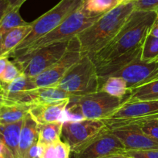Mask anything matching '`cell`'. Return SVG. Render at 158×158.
<instances>
[{"label": "cell", "instance_id": "cell-1", "mask_svg": "<svg viewBox=\"0 0 158 158\" xmlns=\"http://www.w3.org/2000/svg\"><path fill=\"white\" fill-rule=\"evenodd\" d=\"M157 17L156 11L134 10L118 33L91 57L96 67L141 47Z\"/></svg>", "mask_w": 158, "mask_h": 158}, {"label": "cell", "instance_id": "cell-2", "mask_svg": "<svg viewBox=\"0 0 158 158\" xmlns=\"http://www.w3.org/2000/svg\"><path fill=\"white\" fill-rule=\"evenodd\" d=\"M134 10V1L120 4L78 34L82 57H92L103 49L118 33Z\"/></svg>", "mask_w": 158, "mask_h": 158}, {"label": "cell", "instance_id": "cell-3", "mask_svg": "<svg viewBox=\"0 0 158 158\" xmlns=\"http://www.w3.org/2000/svg\"><path fill=\"white\" fill-rule=\"evenodd\" d=\"M102 15H91L86 12L81 6L71 13L60 26L34 42L15 58L29 55L49 45L69 41L74 37H77L80 33L92 26Z\"/></svg>", "mask_w": 158, "mask_h": 158}, {"label": "cell", "instance_id": "cell-4", "mask_svg": "<svg viewBox=\"0 0 158 158\" xmlns=\"http://www.w3.org/2000/svg\"><path fill=\"white\" fill-rule=\"evenodd\" d=\"M127 99L128 97L119 99L98 91L71 98L66 112L80 119H103L113 114Z\"/></svg>", "mask_w": 158, "mask_h": 158}, {"label": "cell", "instance_id": "cell-5", "mask_svg": "<svg viewBox=\"0 0 158 158\" xmlns=\"http://www.w3.org/2000/svg\"><path fill=\"white\" fill-rule=\"evenodd\" d=\"M84 0H61L53 8L32 22V29L9 57L15 58L30 45L60 26L71 13L82 6Z\"/></svg>", "mask_w": 158, "mask_h": 158}, {"label": "cell", "instance_id": "cell-6", "mask_svg": "<svg viewBox=\"0 0 158 158\" xmlns=\"http://www.w3.org/2000/svg\"><path fill=\"white\" fill-rule=\"evenodd\" d=\"M56 87L74 97L100 91V78L97 67L91 57H82Z\"/></svg>", "mask_w": 158, "mask_h": 158}, {"label": "cell", "instance_id": "cell-7", "mask_svg": "<svg viewBox=\"0 0 158 158\" xmlns=\"http://www.w3.org/2000/svg\"><path fill=\"white\" fill-rule=\"evenodd\" d=\"M158 117V100L125 102L118 109L100 119L109 129L129 125H141Z\"/></svg>", "mask_w": 158, "mask_h": 158}, {"label": "cell", "instance_id": "cell-8", "mask_svg": "<svg viewBox=\"0 0 158 158\" xmlns=\"http://www.w3.org/2000/svg\"><path fill=\"white\" fill-rule=\"evenodd\" d=\"M69 41L55 43L38 50L27 56L14 58L12 61L28 77H35L56 64L67 50Z\"/></svg>", "mask_w": 158, "mask_h": 158}, {"label": "cell", "instance_id": "cell-9", "mask_svg": "<svg viewBox=\"0 0 158 158\" xmlns=\"http://www.w3.org/2000/svg\"><path fill=\"white\" fill-rule=\"evenodd\" d=\"M100 119H79L63 121L61 137L70 147L73 153L92 142L107 129Z\"/></svg>", "mask_w": 158, "mask_h": 158}, {"label": "cell", "instance_id": "cell-10", "mask_svg": "<svg viewBox=\"0 0 158 158\" xmlns=\"http://www.w3.org/2000/svg\"><path fill=\"white\" fill-rule=\"evenodd\" d=\"M81 58L80 41L77 37H74L69 41L66 54L56 64L40 75L32 77L34 85L36 88L56 86L69 69Z\"/></svg>", "mask_w": 158, "mask_h": 158}, {"label": "cell", "instance_id": "cell-11", "mask_svg": "<svg viewBox=\"0 0 158 158\" xmlns=\"http://www.w3.org/2000/svg\"><path fill=\"white\" fill-rule=\"evenodd\" d=\"M125 150L126 148L119 138L107 129L80 151L74 153L73 158H103L123 153Z\"/></svg>", "mask_w": 158, "mask_h": 158}, {"label": "cell", "instance_id": "cell-12", "mask_svg": "<svg viewBox=\"0 0 158 158\" xmlns=\"http://www.w3.org/2000/svg\"><path fill=\"white\" fill-rule=\"evenodd\" d=\"M124 79L129 89L143 86L158 80V62L147 63L137 60L114 74Z\"/></svg>", "mask_w": 158, "mask_h": 158}, {"label": "cell", "instance_id": "cell-13", "mask_svg": "<svg viewBox=\"0 0 158 158\" xmlns=\"http://www.w3.org/2000/svg\"><path fill=\"white\" fill-rule=\"evenodd\" d=\"M110 130L121 141L126 150H158V141L143 133L139 125H129Z\"/></svg>", "mask_w": 158, "mask_h": 158}, {"label": "cell", "instance_id": "cell-14", "mask_svg": "<svg viewBox=\"0 0 158 158\" xmlns=\"http://www.w3.org/2000/svg\"><path fill=\"white\" fill-rule=\"evenodd\" d=\"M69 100L70 99L55 103L32 105L29 111V114L39 125H43L61 120L60 119L66 112Z\"/></svg>", "mask_w": 158, "mask_h": 158}, {"label": "cell", "instance_id": "cell-15", "mask_svg": "<svg viewBox=\"0 0 158 158\" xmlns=\"http://www.w3.org/2000/svg\"><path fill=\"white\" fill-rule=\"evenodd\" d=\"M142 46L134 50L116 57L100 66L97 67V74L100 78V85L106 77L113 76L114 74L120 71L125 67L137 60H140Z\"/></svg>", "mask_w": 158, "mask_h": 158}, {"label": "cell", "instance_id": "cell-16", "mask_svg": "<svg viewBox=\"0 0 158 158\" xmlns=\"http://www.w3.org/2000/svg\"><path fill=\"white\" fill-rule=\"evenodd\" d=\"M74 97L58 87H43L28 91L29 103L32 105L55 103Z\"/></svg>", "mask_w": 158, "mask_h": 158}, {"label": "cell", "instance_id": "cell-17", "mask_svg": "<svg viewBox=\"0 0 158 158\" xmlns=\"http://www.w3.org/2000/svg\"><path fill=\"white\" fill-rule=\"evenodd\" d=\"M32 105L7 100L2 98L0 105V124H10L23 120L29 113Z\"/></svg>", "mask_w": 158, "mask_h": 158}, {"label": "cell", "instance_id": "cell-18", "mask_svg": "<svg viewBox=\"0 0 158 158\" xmlns=\"http://www.w3.org/2000/svg\"><path fill=\"white\" fill-rule=\"evenodd\" d=\"M31 29L32 24L29 23L25 26L13 28L0 37V57H9L10 54L30 33Z\"/></svg>", "mask_w": 158, "mask_h": 158}, {"label": "cell", "instance_id": "cell-19", "mask_svg": "<svg viewBox=\"0 0 158 158\" xmlns=\"http://www.w3.org/2000/svg\"><path fill=\"white\" fill-rule=\"evenodd\" d=\"M40 133V125L30 114H28L23 121L19 144V158H25L32 145L36 143Z\"/></svg>", "mask_w": 158, "mask_h": 158}, {"label": "cell", "instance_id": "cell-20", "mask_svg": "<svg viewBox=\"0 0 158 158\" xmlns=\"http://www.w3.org/2000/svg\"><path fill=\"white\" fill-rule=\"evenodd\" d=\"M23 120L15 123L0 124V142L2 143L15 156L19 158V144Z\"/></svg>", "mask_w": 158, "mask_h": 158}, {"label": "cell", "instance_id": "cell-21", "mask_svg": "<svg viewBox=\"0 0 158 158\" xmlns=\"http://www.w3.org/2000/svg\"><path fill=\"white\" fill-rule=\"evenodd\" d=\"M32 79L22 73L17 78L9 84L0 83V94L3 99H11L17 94L28 90L35 89Z\"/></svg>", "mask_w": 158, "mask_h": 158}, {"label": "cell", "instance_id": "cell-22", "mask_svg": "<svg viewBox=\"0 0 158 158\" xmlns=\"http://www.w3.org/2000/svg\"><path fill=\"white\" fill-rule=\"evenodd\" d=\"M100 91L119 99H126L130 94V89L126 81L118 76H110L100 84Z\"/></svg>", "mask_w": 158, "mask_h": 158}, {"label": "cell", "instance_id": "cell-23", "mask_svg": "<svg viewBox=\"0 0 158 158\" xmlns=\"http://www.w3.org/2000/svg\"><path fill=\"white\" fill-rule=\"evenodd\" d=\"M63 125V121L61 120L40 125V133L37 143L44 147L60 140Z\"/></svg>", "mask_w": 158, "mask_h": 158}, {"label": "cell", "instance_id": "cell-24", "mask_svg": "<svg viewBox=\"0 0 158 158\" xmlns=\"http://www.w3.org/2000/svg\"><path fill=\"white\" fill-rule=\"evenodd\" d=\"M158 100V80L130 89L127 102Z\"/></svg>", "mask_w": 158, "mask_h": 158}, {"label": "cell", "instance_id": "cell-25", "mask_svg": "<svg viewBox=\"0 0 158 158\" xmlns=\"http://www.w3.org/2000/svg\"><path fill=\"white\" fill-rule=\"evenodd\" d=\"M119 5L118 0H84L82 7L91 15H102Z\"/></svg>", "mask_w": 158, "mask_h": 158}, {"label": "cell", "instance_id": "cell-26", "mask_svg": "<svg viewBox=\"0 0 158 158\" xmlns=\"http://www.w3.org/2000/svg\"><path fill=\"white\" fill-rule=\"evenodd\" d=\"M20 7L10 9L0 21V37L13 28L25 26L29 23L23 20L19 14Z\"/></svg>", "mask_w": 158, "mask_h": 158}, {"label": "cell", "instance_id": "cell-27", "mask_svg": "<svg viewBox=\"0 0 158 158\" xmlns=\"http://www.w3.org/2000/svg\"><path fill=\"white\" fill-rule=\"evenodd\" d=\"M140 60L147 63L158 62V37L148 34L142 46Z\"/></svg>", "mask_w": 158, "mask_h": 158}, {"label": "cell", "instance_id": "cell-28", "mask_svg": "<svg viewBox=\"0 0 158 158\" xmlns=\"http://www.w3.org/2000/svg\"><path fill=\"white\" fill-rule=\"evenodd\" d=\"M71 150L69 146L61 139L44 147L43 158H69Z\"/></svg>", "mask_w": 158, "mask_h": 158}, {"label": "cell", "instance_id": "cell-29", "mask_svg": "<svg viewBox=\"0 0 158 158\" xmlns=\"http://www.w3.org/2000/svg\"><path fill=\"white\" fill-rule=\"evenodd\" d=\"M22 74L21 71L13 61L9 60L4 72L0 77V83L9 84Z\"/></svg>", "mask_w": 158, "mask_h": 158}, {"label": "cell", "instance_id": "cell-30", "mask_svg": "<svg viewBox=\"0 0 158 158\" xmlns=\"http://www.w3.org/2000/svg\"><path fill=\"white\" fill-rule=\"evenodd\" d=\"M134 10L151 12L158 9V0H134Z\"/></svg>", "mask_w": 158, "mask_h": 158}, {"label": "cell", "instance_id": "cell-31", "mask_svg": "<svg viewBox=\"0 0 158 158\" xmlns=\"http://www.w3.org/2000/svg\"><path fill=\"white\" fill-rule=\"evenodd\" d=\"M139 125L143 133L158 141V123L155 121V119L147 121Z\"/></svg>", "mask_w": 158, "mask_h": 158}, {"label": "cell", "instance_id": "cell-32", "mask_svg": "<svg viewBox=\"0 0 158 158\" xmlns=\"http://www.w3.org/2000/svg\"><path fill=\"white\" fill-rule=\"evenodd\" d=\"M123 153L132 156L133 158H158V150H128Z\"/></svg>", "mask_w": 158, "mask_h": 158}, {"label": "cell", "instance_id": "cell-33", "mask_svg": "<svg viewBox=\"0 0 158 158\" xmlns=\"http://www.w3.org/2000/svg\"><path fill=\"white\" fill-rule=\"evenodd\" d=\"M0 158H15L13 153L0 142Z\"/></svg>", "mask_w": 158, "mask_h": 158}, {"label": "cell", "instance_id": "cell-34", "mask_svg": "<svg viewBox=\"0 0 158 158\" xmlns=\"http://www.w3.org/2000/svg\"><path fill=\"white\" fill-rule=\"evenodd\" d=\"M10 9L12 8H10L6 0H0V21Z\"/></svg>", "mask_w": 158, "mask_h": 158}, {"label": "cell", "instance_id": "cell-35", "mask_svg": "<svg viewBox=\"0 0 158 158\" xmlns=\"http://www.w3.org/2000/svg\"><path fill=\"white\" fill-rule=\"evenodd\" d=\"M9 57H0V77L3 74L6 66H7V64L9 60Z\"/></svg>", "mask_w": 158, "mask_h": 158}, {"label": "cell", "instance_id": "cell-36", "mask_svg": "<svg viewBox=\"0 0 158 158\" xmlns=\"http://www.w3.org/2000/svg\"><path fill=\"white\" fill-rule=\"evenodd\" d=\"M149 34L151 36H154V37H158V15L157 19L154 21V24L151 26Z\"/></svg>", "mask_w": 158, "mask_h": 158}, {"label": "cell", "instance_id": "cell-37", "mask_svg": "<svg viewBox=\"0 0 158 158\" xmlns=\"http://www.w3.org/2000/svg\"><path fill=\"white\" fill-rule=\"evenodd\" d=\"M7 2L9 3L10 8H15V7H21L22 5L26 1V0H6Z\"/></svg>", "mask_w": 158, "mask_h": 158}, {"label": "cell", "instance_id": "cell-38", "mask_svg": "<svg viewBox=\"0 0 158 158\" xmlns=\"http://www.w3.org/2000/svg\"><path fill=\"white\" fill-rule=\"evenodd\" d=\"M103 158H133L132 156H130L128 155L124 154V153H117V154L110 155V156H106Z\"/></svg>", "mask_w": 158, "mask_h": 158}, {"label": "cell", "instance_id": "cell-39", "mask_svg": "<svg viewBox=\"0 0 158 158\" xmlns=\"http://www.w3.org/2000/svg\"><path fill=\"white\" fill-rule=\"evenodd\" d=\"M134 0H118V2H120V4H123V3H127L130 2H132Z\"/></svg>", "mask_w": 158, "mask_h": 158}, {"label": "cell", "instance_id": "cell-40", "mask_svg": "<svg viewBox=\"0 0 158 158\" xmlns=\"http://www.w3.org/2000/svg\"><path fill=\"white\" fill-rule=\"evenodd\" d=\"M2 94H0V105H1L2 103Z\"/></svg>", "mask_w": 158, "mask_h": 158}, {"label": "cell", "instance_id": "cell-41", "mask_svg": "<svg viewBox=\"0 0 158 158\" xmlns=\"http://www.w3.org/2000/svg\"><path fill=\"white\" fill-rule=\"evenodd\" d=\"M155 121H156V122H157V123H158V117H157V118H156V119H155Z\"/></svg>", "mask_w": 158, "mask_h": 158}, {"label": "cell", "instance_id": "cell-42", "mask_svg": "<svg viewBox=\"0 0 158 158\" xmlns=\"http://www.w3.org/2000/svg\"><path fill=\"white\" fill-rule=\"evenodd\" d=\"M156 12H157V15H158V9H157V11H156Z\"/></svg>", "mask_w": 158, "mask_h": 158}, {"label": "cell", "instance_id": "cell-43", "mask_svg": "<svg viewBox=\"0 0 158 158\" xmlns=\"http://www.w3.org/2000/svg\"><path fill=\"white\" fill-rule=\"evenodd\" d=\"M40 158H43V156H42V157H40Z\"/></svg>", "mask_w": 158, "mask_h": 158}]
</instances>
